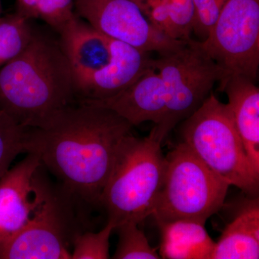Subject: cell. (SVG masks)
I'll return each mask as SVG.
<instances>
[{
	"mask_svg": "<svg viewBox=\"0 0 259 259\" xmlns=\"http://www.w3.org/2000/svg\"><path fill=\"white\" fill-rule=\"evenodd\" d=\"M133 125L105 107L76 102L44 125L25 128L23 153L39 158L83 219L100 200Z\"/></svg>",
	"mask_w": 259,
	"mask_h": 259,
	"instance_id": "cell-1",
	"label": "cell"
},
{
	"mask_svg": "<svg viewBox=\"0 0 259 259\" xmlns=\"http://www.w3.org/2000/svg\"><path fill=\"white\" fill-rule=\"evenodd\" d=\"M75 102L74 75L60 40L35 30L23 52L0 68V110L32 128Z\"/></svg>",
	"mask_w": 259,
	"mask_h": 259,
	"instance_id": "cell-2",
	"label": "cell"
},
{
	"mask_svg": "<svg viewBox=\"0 0 259 259\" xmlns=\"http://www.w3.org/2000/svg\"><path fill=\"white\" fill-rule=\"evenodd\" d=\"M166 137L154 126L147 137L132 134L122 145L100 200L115 228L127 222L140 225L153 215L164 177L161 144Z\"/></svg>",
	"mask_w": 259,
	"mask_h": 259,
	"instance_id": "cell-3",
	"label": "cell"
},
{
	"mask_svg": "<svg viewBox=\"0 0 259 259\" xmlns=\"http://www.w3.org/2000/svg\"><path fill=\"white\" fill-rule=\"evenodd\" d=\"M182 142L230 186L256 197L259 175L250 164L228 104L210 93L200 107L184 120Z\"/></svg>",
	"mask_w": 259,
	"mask_h": 259,
	"instance_id": "cell-4",
	"label": "cell"
},
{
	"mask_svg": "<svg viewBox=\"0 0 259 259\" xmlns=\"http://www.w3.org/2000/svg\"><path fill=\"white\" fill-rule=\"evenodd\" d=\"M163 185L152 217L156 223H204L223 206L230 185L182 142L165 156Z\"/></svg>",
	"mask_w": 259,
	"mask_h": 259,
	"instance_id": "cell-5",
	"label": "cell"
},
{
	"mask_svg": "<svg viewBox=\"0 0 259 259\" xmlns=\"http://www.w3.org/2000/svg\"><path fill=\"white\" fill-rule=\"evenodd\" d=\"M153 66L161 76L168 98L166 121L159 128L166 135L195 112L214 85L225 79L221 66L200 41L192 39L179 50L153 59Z\"/></svg>",
	"mask_w": 259,
	"mask_h": 259,
	"instance_id": "cell-6",
	"label": "cell"
},
{
	"mask_svg": "<svg viewBox=\"0 0 259 259\" xmlns=\"http://www.w3.org/2000/svg\"><path fill=\"white\" fill-rule=\"evenodd\" d=\"M201 44L224 71L221 81L238 74L255 82L259 67V0H226L208 37Z\"/></svg>",
	"mask_w": 259,
	"mask_h": 259,
	"instance_id": "cell-7",
	"label": "cell"
},
{
	"mask_svg": "<svg viewBox=\"0 0 259 259\" xmlns=\"http://www.w3.org/2000/svg\"><path fill=\"white\" fill-rule=\"evenodd\" d=\"M83 222L74 204L61 192L31 222L0 241V259H69L73 237Z\"/></svg>",
	"mask_w": 259,
	"mask_h": 259,
	"instance_id": "cell-8",
	"label": "cell"
},
{
	"mask_svg": "<svg viewBox=\"0 0 259 259\" xmlns=\"http://www.w3.org/2000/svg\"><path fill=\"white\" fill-rule=\"evenodd\" d=\"M35 155L26 156L0 179V241L20 231L61 194Z\"/></svg>",
	"mask_w": 259,
	"mask_h": 259,
	"instance_id": "cell-9",
	"label": "cell"
},
{
	"mask_svg": "<svg viewBox=\"0 0 259 259\" xmlns=\"http://www.w3.org/2000/svg\"><path fill=\"white\" fill-rule=\"evenodd\" d=\"M75 13L97 31L144 52L164 56L187 42L170 38L145 18L132 0H74Z\"/></svg>",
	"mask_w": 259,
	"mask_h": 259,
	"instance_id": "cell-10",
	"label": "cell"
},
{
	"mask_svg": "<svg viewBox=\"0 0 259 259\" xmlns=\"http://www.w3.org/2000/svg\"><path fill=\"white\" fill-rule=\"evenodd\" d=\"M79 102L111 110L133 126L150 121L160 128L164 125L168 107L164 83L153 59L151 66L120 93L102 100Z\"/></svg>",
	"mask_w": 259,
	"mask_h": 259,
	"instance_id": "cell-11",
	"label": "cell"
},
{
	"mask_svg": "<svg viewBox=\"0 0 259 259\" xmlns=\"http://www.w3.org/2000/svg\"><path fill=\"white\" fill-rule=\"evenodd\" d=\"M220 83V91L228 97L237 131L250 164L259 175V89L242 75H231Z\"/></svg>",
	"mask_w": 259,
	"mask_h": 259,
	"instance_id": "cell-12",
	"label": "cell"
},
{
	"mask_svg": "<svg viewBox=\"0 0 259 259\" xmlns=\"http://www.w3.org/2000/svg\"><path fill=\"white\" fill-rule=\"evenodd\" d=\"M259 258V200L248 199L215 242L211 259Z\"/></svg>",
	"mask_w": 259,
	"mask_h": 259,
	"instance_id": "cell-13",
	"label": "cell"
},
{
	"mask_svg": "<svg viewBox=\"0 0 259 259\" xmlns=\"http://www.w3.org/2000/svg\"><path fill=\"white\" fill-rule=\"evenodd\" d=\"M161 233V258L211 259L215 242L204 223L191 220L158 223Z\"/></svg>",
	"mask_w": 259,
	"mask_h": 259,
	"instance_id": "cell-14",
	"label": "cell"
},
{
	"mask_svg": "<svg viewBox=\"0 0 259 259\" xmlns=\"http://www.w3.org/2000/svg\"><path fill=\"white\" fill-rule=\"evenodd\" d=\"M148 22L166 36L190 41L193 28L192 0H132Z\"/></svg>",
	"mask_w": 259,
	"mask_h": 259,
	"instance_id": "cell-15",
	"label": "cell"
},
{
	"mask_svg": "<svg viewBox=\"0 0 259 259\" xmlns=\"http://www.w3.org/2000/svg\"><path fill=\"white\" fill-rule=\"evenodd\" d=\"M15 13L28 20H40L59 32L76 16L74 0H16Z\"/></svg>",
	"mask_w": 259,
	"mask_h": 259,
	"instance_id": "cell-16",
	"label": "cell"
},
{
	"mask_svg": "<svg viewBox=\"0 0 259 259\" xmlns=\"http://www.w3.org/2000/svg\"><path fill=\"white\" fill-rule=\"evenodd\" d=\"M34 32L30 20L17 13L0 17V68L23 52Z\"/></svg>",
	"mask_w": 259,
	"mask_h": 259,
	"instance_id": "cell-17",
	"label": "cell"
},
{
	"mask_svg": "<svg viewBox=\"0 0 259 259\" xmlns=\"http://www.w3.org/2000/svg\"><path fill=\"white\" fill-rule=\"evenodd\" d=\"M118 243L112 258L159 259V253L150 245L144 232L136 223H122L116 227Z\"/></svg>",
	"mask_w": 259,
	"mask_h": 259,
	"instance_id": "cell-18",
	"label": "cell"
},
{
	"mask_svg": "<svg viewBox=\"0 0 259 259\" xmlns=\"http://www.w3.org/2000/svg\"><path fill=\"white\" fill-rule=\"evenodd\" d=\"M115 227L107 221L99 232L80 231L72 238L71 259H107L110 255V238Z\"/></svg>",
	"mask_w": 259,
	"mask_h": 259,
	"instance_id": "cell-19",
	"label": "cell"
},
{
	"mask_svg": "<svg viewBox=\"0 0 259 259\" xmlns=\"http://www.w3.org/2000/svg\"><path fill=\"white\" fill-rule=\"evenodd\" d=\"M25 128L0 110V179L11 168L19 155L23 153Z\"/></svg>",
	"mask_w": 259,
	"mask_h": 259,
	"instance_id": "cell-20",
	"label": "cell"
},
{
	"mask_svg": "<svg viewBox=\"0 0 259 259\" xmlns=\"http://www.w3.org/2000/svg\"><path fill=\"white\" fill-rule=\"evenodd\" d=\"M226 1L192 0L194 10L192 32L200 39L199 41H204L208 37Z\"/></svg>",
	"mask_w": 259,
	"mask_h": 259,
	"instance_id": "cell-21",
	"label": "cell"
},
{
	"mask_svg": "<svg viewBox=\"0 0 259 259\" xmlns=\"http://www.w3.org/2000/svg\"><path fill=\"white\" fill-rule=\"evenodd\" d=\"M2 13H3V6H2V2L0 0V17H1Z\"/></svg>",
	"mask_w": 259,
	"mask_h": 259,
	"instance_id": "cell-22",
	"label": "cell"
}]
</instances>
